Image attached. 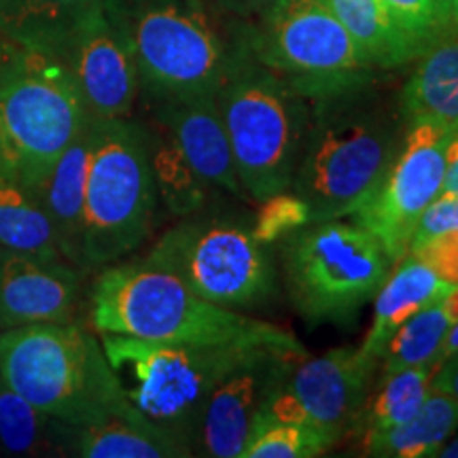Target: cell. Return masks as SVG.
I'll return each mask as SVG.
<instances>
[{"label": "cell", "instance_id": "obj_19", "mask_svg": "<svg viewBox=\"0 0 458 458\" xmlns=\"http://www.w3.org/2000/svg\"><path fill=\"white\" fill-rule=\"evenodd\" d=\"M89 148L91 117L77 139L66 147L37 193L54 223L62 255L74 267H83L85 181H88Z\"/></svg>", "mask_w": 458, "mask_h": 458}, {"label": "cell", "instance_id": "obj_22", "mask_svg": "<svg viewBox=\"0 0 458 458\" xmlns=\"http://www.w3.org/2000/svg\"><path fill=\"white\" fill-rule=\"evenodd\" d=\"M456 433L458 401L431 391L408 422L363 442V450L377 458H433Z\"/></svg>", "mask_w": 458, "mask_h": 458}, {"label": "cell", "instance_id": "obj_40", "mask_svg": "<svg viewBox=\"0 0 458 458\" xmlns=\"http://www.w3.org/2000/svg\"><path fill=\"white\" fill-rule=\"evenodd\" d=\"M445 312L452 318V323H458V284L452 286V291L442 300Z\"/></svg>", "mask_w": 458, "mask_h": 458}, {"label": "cell", "instance_id": "obj_27", "mask_svg": "<svg viewBox=\"0 0 458 458\" xmlns=\"http://www.w3.org/2000/svg\"><path fill=\"white\" fill-rule=\"evenodd\" d=\"M148 159L157 198L174 216L196 215L208 199V182L187 162L174 139L162 125L147 131Z\"/></svg>", "mask_w": 458, "mask_h": 458}, {"label": "cell", "instance_id": "obj_12", "mask_svg": "<svg viewBox=\"0 0 458 458\" xmlns=\"http://www.w3.org/2000/svg\"><path fill=\"white\" fill-rule=\"evenodd\" d=\"M452 131L454 125L439 119H408L391 168L371 196L346 216L374 233L393 266L410 253L418 219L442 193Z\"/></svg>", "mask_w": 458, "mask_h": 458}, {"label": "cell", "instance_id": "obj_18", "mask_svg": "<svg viewBox=\"0 0 458 458\" xmlns=\"http://www.w3.org/2000/svg\"><path fill=\"white\" fill-rule=\"evenodd\" d=\"M394 266L397 267L388 272L386 280L377 289L374 297V318H371L368 335L359 346V352L376 363H380L382 352L394 331L411 314L444 300L454 286L437 278V274L414 255H405Z\"/></svg>", "mask_w": 458, "mask_h": 458}, {"label": "cell", "instance_id": "obj_25", "mask_svg": "<svg viewBox=\"0 0 458 458\" xmlns=\"http://www.w3.org/2000/svg\"><path fill=\"white\" fill-rule=\"evenodd\" d=\"M0 249L66 261L38 196L0 172Z\"/></svg>", "mask_w": 458, "mask_h": 458}, {"label": "cell", "instance_id": "obj_30", "mask_svg": "<svg viewBox=\"0 0 458 458\" xmlns=\"http://www.w3.org/2000/svg\"><path fill=\"white\" fill-rule=\"evenodd\" d=\"M334 445V439L317 427L257 422L250 427L240 458H314L327 454Z\"/></svg>", "mask_w": 458, "mask_h": 458}, {"label": "cell", "instance_id": "obj_3", "mask_svg": "<svg viewBox=\"0 0 458 458\" xmlns=\"http://www.w3.org/2000/svg\"><path fill=\"white\" fill-rule=\"evenodd\" d=\"M0 377L66 427L91 425L134 410L102 342L72 320L0 329Z\"/></svg>", "mask_w": 458, "mask_h": 458}, {"label": "cell", "instance_id": "obj_5", "mask_svg": "<svg viewBox=\"0 0 458 458\" xmlns=\"http://www.w3.org/2000/svg\"><path fill=\"white\" fill-rule=\"evenodd\" d=\"M91 325L98 334L151 342H232L266 327L193 293L174 274L142 261L111 266L91 289Z\"/></svg>", "mask_w": 458, "mask_h": 458}, {"label": "cell", "instance_id": "obj_17", "mask_svg": "<svg viewBox=\"0 0 458 458\" xmlns=\"http://www.w3.org/2000/svg\"><path fill=\"white\" fill-rule=\"evenodd\" d=\"M156 122L174 139L187 162L210 187H219L233 198L250 202L233 164L232 145L216 96L157 100Z\"/></svg>", "mask_w": 458, "mask_h": 458}, {"label": "cell", "instance_id": "obj_6", "mask_svg": "<svg viewBox=\"0 0 458 458\" xmlns=\"http://www.w3.org/2000/svg\"><path fill=\"white\" fill-rule=\"evenodd\" d=\"M291 303L308 327H346L391 272L376 236L354 221H314L280 240Z\"/></svg>", "mask_w": 458, "mask_h": 458}, {"label": "cell", "instance_id": "obj_8", "mask_svg": "<svg viewBox=\"0 0 458 458\" xmlns=\"http://www.w3.org/2000/svg\"><path fill=\"white\" fill-rule=\"evenodd\" d=\"M89 117L66 66L24 49L0 85V172L38 193Z\"/></svg>", "mask_w": 458, "mask_h": 458}, {"label": "cell", "instance_id": "obj_36", "mask_svg": "<svg viewBox=\"0 0 458 458\" xmlns=\"http://www.w3.org/2000/svg\"><path fill=\"white\" fill-rule=\"evenodd\" d=\"M431 391L444 393L458 401V352L435 368L431 377Z\"/></svg>", "mask_w": 458, "mask_h": 458}, {"label": "cell", "instance_id": "obj_38", "mask_svg": "<svg viewBox=\"0 0 458 458\" xmlns=\"http://www.w3.org/2000/svg\"><path fill=\"white\" fill-rule=\"evenodd\" d=\"M21 54H24V49L0 32V85L4 83V79L9 77L17 62H20Z\"/></svg>", "mask_w": 458, "mask_h": 458}, {"label": "cell", "instance_id": "obj_14", "mask_svg": "<svg viewBox=\"0 0 458 458\" xmlns=\"http://www.w3.org/2000/svg\"><path fill=\"white\" fill-rule=\"evenodd\" d=\"M306 357L303 344L283 331L229 371L210 394L196 450L210 458H240L257 414Z\"/></svg>", "mask_w": 458, "mask_h": 458}, {"label": "cell", "instance_id": "obj_33", "mask_svg": "<svg viewBox=\"0 0 458 458\" xmlns=\"http://www.w3.org/2000/svg\"><path fill=\"white\" fill-rule=\"evenodd\" d=\"M408 255H414L425 266L437 274L448 284H458V232H445L433 236L427 242L410 249Z\"/></svg>", "mask_w": 458, "mask_h": 458}, {"label": "cell", "instance_id": "obj_7", "mask_svg": "<svg viewBox=\"0 0 458 458\" xmlns=\"http://www.w3.org/2000/svg\"><path fill=\"white\" fill-rule=\"evenodd\" d=\"M156 202L147 130L130 119L91 117L83 267L114 263L139 249L151 233Z\"/></svg>", "mask_w": 458, "mask_h": 458}, {"label": "cell", "instance_id": "obj_15", "mask_svg": "<svg viewBox=\"0 0 458 458\" xmlns=\"http://www.w3.org/2000/svg\"><path fill=\"white\" fill-rule=\"evenodd\" d=\"M376 369V360L365 359L359 348H335L300 360L284 388L300 401L314 425L337 444L352 431L369 397Z\"/></svg>", "mask_w": 458, "mask_h": 458}, {"label": "cell", "instance_id": "obj_10", "mask_svg": "<svg viewBox=\"0 0 458 458\" xmlns=\"http://www.w3.org/2000/svg\"><path fill=\"white\" fill-rule=\"evenodd\" d=\"M140 261L174 274L193 293L229 310L259 308L276 295V270L266 246L236 221L185 216Z\"/></svg>", "mask_w": 458, "mask_h": 458}, {"label": "cell", "instance_id": "obj_13", "mask_svg": "<svg viewBox=\"0 0 458 458\" xmlns=\"http://www.w3.org/2000/svg\"><path fill=\"white\" fill-rule=\"evenodd\" d=\"M49 55L71 72L91 117L130 119L140 81L122 11L108 3L89 9Z\"/></svg>", "mask_w": 458, "mask_h": 458}, {"label": "cell", "instance_id": "obj_34", "mask_svg": "<svg viewBox=\"0 0 458 458\" xmlns=\"http://www.w3.org/2000/svg\"><path fill=\"white\" fill-rule=\"evenodd\" d=\"M445 232H458V196L454 193H439L427 206V210L418 219L410 249Z\"/></svg>", "mask_w": 458, "mask_h": 458}, {"label": "cell", "instance_id": "obj_23", "mask_svg": "<svg viewBox=\"0 0 458 458\" xmlns=\"http://www.w3.org/2000/svg\"><path fill=\"white\" fill-rule=\"evenodd\" d=\"M327 4L374 68H399L425 55L380 0H327Z\"/></svg>", "mask_w": 458, "mask_h": 458}, {"label": "cell", "instance_id": "obj_43", "mask_svg": "<svg viewBox=\"0 0 458 458\" xmlns=\"http://www.w3.org/2000/svg\"><path fill=\"white\" fill-rule=\"evenodd\" d=\"M450 4V15H452V24H454V30L458 34V0H448Z\"/></svg>", "mask_w": 458, "mask_h": 458}, {"label": "cell", "instance_id": "obj_41", "mask_svg": "<svg viewBox=\"0 0 458 458\" xmlns=\"http://www.w3.org/2000/svg\"><path fill=\"white\" fill-rule=\"evenodd\" d=\"M108 3H111L114 9H119V11H122V13H125V11H131V9L140 7V4L148 3V0H108Z\"/></svg>", "mask_w": 458, "mask_h": 458}, {"label": "cell", "instance_id": "obj_4", "mask_svg": "<svg viewBox=\"0 0 458 458\" xmlns=\"http://www.w3.org/2000/svg\"><path fill=\"white\" fill-rule=\"evenodd\" d=\"M233 164L250 202L291 189L310 102L253 55H233L216 91Z\"/></svg>", "mask_w": 458, "mask_h": 458}, {"label": "cell", "instance_id": "obj_29", "mask_svg": "<svg viewBox=\"0 0 458 458\" xmlns=\"http://www.w3.org/2000/svg\"><path fill=\"white\" fill-rule=\"evenodd\" d=\"M452 325L454 323L445 312L442 300L411 314L394 331L382 352L380 363H377L382 365V376L394 374L405 368H418V365H433L435 368Z\"/></svg>", "mask_w": 458, "mask_h": 458}, {"label": "cell", "instance_id": "obj_21", "mask_svg": "<svg viewBox=\"0 0 458 458\" xmlns=\"http://www.w3.org/2000/svg\"><path fill=\"white\" fill-rule=\"evenodd\" d=\"M401 117H433L458 128V38L433 45L405 81L399 96Z\"/></svg>", "mask_w": 458, "mask_h": 458}, {"label": "cell", "instance_id": "obj_39", "mask_svg": "<svg viewBox=\"0 0 458 458\" xmlns=\"http://www.w3.org/2000/svg\"><path fill=\"white\" fill-rule=\"evenodd\" d=\"M458 352V323H454L448 331V335H445V340L442 344V351H439V357H437V363H435V368H437L439 363H444L445 359L452 357V354Z\"/></svg>", "mask_w": 458, "mask_h": 458}, {"label": "cell", "instance_id": "obj_28", "mask_svg": "<svg viewBox=\"0 0 458 458\" xmlns=\"http://www.w3.org/2000/svg\"><path fill=\"white\" fill-rule=\"evenodd\" d=\"M66 425L45 416L0 377V456H38L66 448Z\"/></svg>", "mask_w": 458, "mask_h": 458}, {"label": "cell", "instance_id": "obj_42", "mask_svg": "<svg viewBox=\"0 0 458 458\" xmlns=\"http://www.w3.org/2000/svg\"><path fill=\"white\" fill-rule=\"evenodd\" d=\"M437 456H442V458H458V435H456V437H452L450 442L445 444L442 450H439Z\"/></svg>", "mask_w": 458, "mask_h": 458}, {"label": "cell", "instance_id": "obj_2", "mask_svg": "<svg viewBox=\"0 0 458 458\" xmlns=\"http://www.w3.org/2000/svg\"><path fill=\"white\" fill-rule=\"evenodd\" d=\"M283 331L286 329L267 323L255 334L216 344L100 335L102 348L128 403L193 452L198 448L206 405L219 382L257 348L272 342Z\"/></svg>", "mask_w": 458, "mask_h": 458}, {"label": "cell", "instance_id": "obj_16", "mask_svg": "<svg viewBox=\"0 0 458 458\" xmlns=\"http://www.w3.org/2000/svg\"><path fill=\"white\" fill-rule=\"evenodd\" d=\"M79 295V267L0 249V329L68 323L77 310Z\"/></svg>", "mask_w": 458, "mask_h": 458}, {"label": "cell", "instance_id": "obj_24", "mask_svg": "<svg viewBox=\"0 0 458 458\" xmlns=\"http://www.w3.org/2000/svg\"><path fill=\"white\" fill-rule=\"evenodd\" d=\"M105 3L108 0H0V32L21 49L51 54L89 9Z\"/></svg>", "mask_w": 458, "mask_h": 458}, {"label": "cell", "instance_id": "obj_11", "mask_svg": "<svg viewBox=\"0 0 458 458\" xmlns=\"http://www.w3.org/2000/svg\"><path fill=\"white\" fill-rule=\"evenodd\" d=\"M246 51L308 100L371 81L374 71L327 0H276Z\"/></svg>", "mask_w": 458, "mask_h": 458}, {"label": "cell", "instance_id": "obj_26", "mask_svg": "<svg viewBox=\"0 0 458 458\" xmlns=\"http://www.w3.org/2000/svg\"><path fill=\"white\" fill-rule=\"evenodd\" d=\"M433 365L405 368L380 377V388L374 397H368L363 410L354 422L352 431L363 442L408 422L431 393Z\"/></svg>", "mask_w": 458, "mask_h": 458}, {"label": "cell", "instance_id": "obj_20", "mask_svg": "<svg viewBox=\"0 0 458 458\" xmlns=\"http://www.w3.org/2000/svg\"><path fill=\"white\" fill-rule=\"evenodd\" d=\"M66 448L85 458H182L193 452L170 433L131 410L100 422L68 427Z\"/></svg>", "mask_w": 458, "mask_h": 458}, {"label": "cell", "instance_id": "obj_37", "mask_svg": "<svg viewBox=\"0 0 458 458\" xmlns=\"http://www.w3.org/2000/svg\"><path fill=\"white\" fill-rule=\"evenodd\" d=\"M442 193H454V196H458V128L452 131L448 148H445V174Z\"/></svg>", "mask_w": 458, "mask_h": 458}, {"label": "cell", "instance_id": "obj_35", "mask_svg": "<svg viewBox=\"0 0 458 458\" xmlns=\"http://www.w3.org/2000/svg\"><path fill=\"white\" fill-rule=\"evenodd\" d=\"M276 0H215V7L240 20H259Z\"/></svg>", "mask_w": 458, "mask_h": 458}, {"label": "cell", "instance_id": "obj_9", "mask_svg": "<svg viewBox=\"0 0 458 458\" xmlns=\"http://www.w3.org/2000/svg\"><path fill=\"white\" fill-rule=\"evenodd\" d=\"M123 20L140 88L153 100L216 96L233 54L198 0H148Z\"/></svg>", "mask_w": 458, "mask_h": 458}, {"label": "cell", "instance_id": "obj_32", "mask_svg": "<svg viewBox=\"0 0 458 458\" xmlns=\"http://www.w3.org/2000/svg\"><path fill=\"white\" fill-rule=\"evenodd\" d=\"M308 223H312L310 206L291 189H286V191L261 199L255 225L250 232H253L257 242L270 246L297 232L300 227L308 225Z\"/></svg>", "mask_w": 458, "mask_h": 458}, {"label": "cell", "instance_id": "obj_1", "mask_svg": "<svg viewBox=\"0 0 458 458\" xmlns=\"http://www.w3.org/2000/svg\"><path fill=\"white\" fill-rule=\"evenodd\" d=\"M369 83L308 100L310 114L291 191L310 206L312 223L344 219L359 208L403 140L399 102L388 105Z\"/></svg>", "mask_w": 458, "mask_h": 458}, {"label": "cell", "instance_id": "obj_31", "mask_svg": "<svg viewBox=\"0 0 458 458\" xmlns=\"http://www.w3.org/2000/svg\"><path fill=\"white\" fill-rule=\"evenodd\" d=\"M391 20L414 41L422 54L454 30L448 0H380Z\"/></svg>", "mask_w": 458, "mask_h": 458}]
</instances>
